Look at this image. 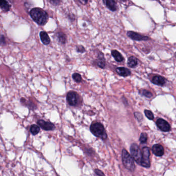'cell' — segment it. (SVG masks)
<instances>
[{
    "mask_svg": "<svg viewBox=\"0 0 176 176\" xmlns=\"http://www.w3.org/2000/svg\"><path fill=\"white\" fill-rule=\"evenodd\" d=\"M83 1H84L85 4H86L88 2V0H83Z\"/></svg>",
    "mask_w": 176,
    "mask_h": 176,
    "instance_id": "cell-30",
    "label": "cell"
},
{
    "mask_svg": "<svg viewBox=\"0 0 176 176\" xmlns=\"http://www.w3.org/2000/svg\"><path fill=\"white\" fill-rule=\"evenodd\" d=\"M111 53H112L113 57L115 58V61L117 62H122L123 61L124 58H123V56L121 54V53L117 50H112Z\"/></svg>",
    "mask_w": 176,
    "mask_h": 176,
    "instance_id": "cell-16",
    "label": "cell"
},
{
    "mask_svg": "<svg viewBox=\"0 0 176 176\" xmlns=\"http://www.w3.org/2000/svg\"><path fill=\"white\" fill-rule=\"evenodd\" d=\"M156 123L158 127L162 131L168 132L170 130V124L168 122L163 119L158 118L157 120Z\"/></svg>",
    "mask_w": 176,
    "mask_h": 176,
    "instance_id": "cell-8",
    "label": "cell"
},
{
    "mask_svg": "<svg viewBox=\"0 0 176 176\" xmlns=\"http://www.w3.org/2000/svg\"><path fill=\"white\" fill-rule=\"evenodd\" d=\"M6 44L5 37L2 34H0V46H4Z\"/></svg>",
    "mask_w": 176,
    "mask_h": 176,
    "instance_id": "cell-28",
    "label": "cell"
},
{
    "mask_svg": "<svg viewBox=\"0 0 176 176\" xmlns=\"http://www.w3.org/2000/svg\"><path fill=\"white\" fill-rule=\"evenodd\" d=\"M128 65L130 67L133 68L136 67L138 65V60L134 56H130V58H128Z\"/></svg>",
    "mask_w": 176,
    "mask_h": 176,
    "instance_id": "cell-17",
    "label": "cell"
},
{
    "mask_svg": "<svg viewBox=\"0 0 176 176\" xmlns=\"http://www.w3.org/2000/svg\"><path fill=\"white\" fill-rule=\"evenodd\" d=\"M152 83L158 86H163L166 83V80L164 77L160 75H155L151 80Z\"/></svg>",
    "mask_w": 176,
    "mask_h": 176,
    "instance_id": "cell-12",
    "label": "cell"
},
{
    "mask_svg": "<svg viewBox=\"0 0 176 176\" xmlns=\"http://www.w3.org/2000/svg\"><path fill=\"white\" fill-rule=\"evenodd\" d=\"M48 2L54 6H58L61 3V0H48Z\"/></svg>",
    "mask_w": 176,
    "mask_h": 176,
    "instance_id": "cell-27",
    "label": "cell"
},
{
    "mask_svg": "<svg viewBox=\"0 0 176 176\" xmlns=\"http://www.w3.org/2000/svg\"><path fill=\"white\" fill-rule=\"evenodd\" d=\"M95 171V173L97 175H98V176H102V175H105L104 173H103L102 171L100 170H94Z\"/></svg>",
    "mask_w": 176,
    "mask_h": 176,
    "instance_id": "cell-29",
    "label": "cell"
},
{
    "mask_svg": "<svg viewBox=\"0 0 176 176\" xmlns=\"http://www.w3.org/2000/svg\"><path fill=\"white\" fill-rule=\"evenodd\" d=\"M40 131V128L38 126L36 125H33L30 127V133L34 135H37Z\"/></svg>",
    "mask_w": 176,
    "mask_h": 176,
    "instance_id": "cell-20",
    "label": "cell"
},
{
    "mask_svg": "<svg viewBox=\"0 0 176 176\" xmlns=\"http://www.w3.org/2000/svg\"><path fill=\"white\" fill-rule=\"evenodd\" d=\"M37 124L40 128L46 131H52L55 129V126L53 123L50 122H46L43 120H39L37 122Z\"/></svg>",
    "mask_w": 176,
    "mask_h": 176,
    "instance_id": "cell-9",
    "label": "cell"
},
{
    "mask_svg": "<svg viewBox=\"0 0 176 176\" xmlns=\"http://www.w3.org/2000/svg\"><path fill=\"white\" fill-rule=\"evenodd\" d=\"M122 161L124 166L130 171L133 172L134 171V160L131 155L125 149L122 150Z\"/></svg>",
    "mask_w": 176,
    "mask_h": 176,
    "instance_id": "cell-2",
    "label": "cell"
},
{
    "mask_svg": "<svg viewBox=\"0 0 176 176\" xmlns=\"http://www.w3.org/2000/svg\"><path fill=\"white\" fill-rule=\"evenodd\" d=\"M90 130L91 133L96 137L100 138L103 140H105L107 138V134L106 133L104 126L101 123L99 122L93 123L90 126Z\"/></svg>",
    "mask_w": 176,
    "mask_h": 176,
    "instance_id": "cell-3",
    "label": "cell"
},
{
    "mask_svg": "<svg viewBox=\"0 0 176 176\" xmlns=\"http://www.w3.org/2000/svg\"><path fill=\"white\" fill-rule=\"evenodd\" d=\"M142 156L141 158V164L142 166L149 168L150 166V151L149 147H144L142 149Z\"/></svg>",
    "mask_w": 176,
    "mask_h": 176,
    "instance_id": "cell-5",
    "label": "cell"
},
{
    "mask_svg": "<svg viewBox=\"0 0 176 176\" xmlns=\"http://www.w3.org/2000/svg\"><path fill=\"white\" fill-rule=\"evenodd\" d=\"M147 135L145 133H142L141 134V136L139 138V141L142 144H144L147 142Z\"/></svg>",
    "mask_w": 176,
    "mask_h": 176,
    "instance_id": "cell-23",
    "label": "cell"
},
{
    "mask_svg": "<svg viewBox=\"0 0 176 176\" xmlns=\"http://www.w3.org/2000/svg\"><path fill=\"white\" fill-rule=\"evenodd\" d=\"M96 64L99 67L102 68V69L106 67V60H105V58H104L102 53H101L100 56L99 57L98 59L96 61Z\"/></svg>",
    "mask_w": 176,
    "mask_h": 176,
    "instance_id": "cell-18",
    "label": "cell"
},
{
    "mask_svg": "<svg viewBox=\"0 0 176 176\" xmlns=\"http://www.w3.org/2000/svg\"><path fill=\"white\" fill-rule=\"evenodd\" d=\"M0 7L5 12H8L10 8V5L6 0H0Z\"/></svg>",
    "mask_w": 176,
    "mask_h": 176,
    "instance_id": "cell-19",
    "label": "cell"
},
{
    "mask_svg": "<svg viewBox=\"0 0 176 176\" xmlns=\"http://www.w3.org/2000/svg\"><path fill=\"white\" fill-rule=\"evenodd\" d=\"M134 116L138 122H141L142 119V116L141 113L139 112H135L134 113Z\"/></svg>",
    "mask_w": 176,
    "mask_h": 176,
    "instance_id": "cell-26",
    "label": "cell"
},
{
    "mask_svg": "<svg viewBox=\"0 0 176 176\" xmlns=\"http://www.w3.org/2000/svg\"><path fill=\"white\" fill-rule=\"evenodd\" d=\"M152 152L157 157H162L164 154V149L162 145L160 144L154 145L152 148Z\"/></svg>",
    "mask_w": 176,
    "mask_h": 176,
    "instance_id": "cell-10",
    "label": "cell"
},
{
    "mask_svg": "<svg viewBox=\"0 0 176 176\" xmlns=\"http://www.w3.org/2000/svg\"><path fill=\"white\" fill-rule=\"evenodd\" d=\"M67 101L71 106H77L78 103V96L74 91H70L67 94Z\"/></svg>",
    "mask_w": 176,
    "mask_h": 176,
    "instance_id": "cell-7",
    "label": "cell"
},
{
    "mask_svg": "<svg viewBox=\"0 0 176 176\" xmlns=\"http://www.w3.org/2000/svg\"><path fill=\"white\" fill-rule=\"evenodd\" d=\"M56 38L58 42L62 45L65 44L67 41V37L62 32H58L56 34Z\"/></svg>",
    "mask_w": 176,
    "mask_h": 176,
    "instance_id": "cell-15",
    "label": "cell"
},
{
    "mask_svg": "<svg viewBox=\"0 0 176 176\" xmlns=\"http://www.w3.org/2000/svg\"><path fill=\"white\" fill-rule=\"evenodd\" d=\"M30 14L32 19L39 26H45L49 19L48 13L39 7L32 8L30 11Z\"/></svg>",
    "mask_w": 176,
    "mask_h": 176,
    "instance_id": "cell-1",
    "label": "cell"
},
{
    "mask_svg": "<svg viewBox=\"0 0 176 176\" xmlns=\"http://www.w3.org/2000/svg\"><path fill=\"white\" fill-rule=\"evenodd\" d=\"M40 39L42 42L45 45H48L50 43L51 40H50V37L47 34V33L45 31H41L40 32Z\"/></svg>",
    "mask_w": 176,
    "mask_h": 176,
    "instance_id": "cell-14",
    "label": "cell"
},
{
    "mask_svg": "<svg viewBox=\"0 0 176 176\" xmlns=\"http://www.w3.org/2000/svg\"><path fill=\"white\" fill-rule=\"evenodd\" d=\"M76 50L78 53H83L85 52V49L82 45L77 46H76Z\"/></svg>",
    "mask_w": 176,
    "mask_h": 176,
    "instance_id": "cell-25",
    "label": "cell"
},
{
    "mask_svg": "<svg viewBox=\"0 0 176 176\" xmlns=\"http://www.w3.org/2000/svg\"><path fill=\"white\" fill-rule=\"evenodd\" d=\"M72 78L77 83H80L82 81L81 75L78 73H74V74H72Z\"/></svg>",
    "mask_w": 176,
    "mask_h": 176,
    "instance_id": "cell-22",
    "label": "cell"
},
{
    "mask_svg": "<svg viewBox=\"0 0 176 176\" xmlns=\"http://www.w3.org/2000/svg\"><path fill=\"white\" fill-rule=\"evenodd\" d=\"M116 70L117 74L122 77H128L131 74L130 70L125 67H118L116 68Z\"/></svg>",
    "mask_w": 176,
    "mask_h": 176,
    "instance_id": "cell-13",
    "label": "cell"
},
{
    "mask_svg": "<svg viewBox=\"0 0 176 176\" xmlns=\"http://www.w3.org/2000/svg\"><path fill=\"white\" fill-rule=\"evenodd\" d=\"M130 152L131 155L135 161L138 164H141V158L142 156V152L138 145L135 143L131 144L130 146Z\"/></svg>",
    "mask_w": 176,
    "mask_h": 176,
    "instance_id": "cell-4",
    "label": "cell"
},
{
    "mask_svg": "<svg viewBox=\"0 0 176 176\" xmlns=\"http://www.w3.org/2000/svg\"><path fill=\"white\" fill-rule=\"evenodd\" d=\"M139 93H140L142 95V96H145V97H147V98H151L152 96H153L152 93L148 91L147 90H139Z\"/></svg>",
    "mask_w": 176,
    "mask_h": 176,
    "instance_id": "cell-21",
    "label": "cell"
},
{
    "mask_svg": "<svg viewBox=\"0 0 176 176\" xmlns=\"http://www.w3.org/2000/svg\"><path fill=\"white\" fill-rule=\"evenodd\" d=\"M145 112V115H146V117H147L148 118L150 119V120H153L154 119V114H153L151 111L146 110H145V112Z\"/></svg>",
    "mask_w": 176,
    "mask_h": 176,
    "instance_id": "cell-24",
    "label": "cell"
},
{
    "mask_svg": "<svg viewBox=\"0 0 176 176\" xmlns=\"http://www.w3.org/2000/svg\"><path fill=\"white\" fill-rule=\"evenodd\" d=\"M126 35L132 40L138 42L147 41L149 39V37H148L147 36L143 35L133 31H128L126 33Z\"/></svg>",
    "mask_w": 176,
    "mask_h": 176,
    "instance_id": "cell-6",
    "label": "cell"
},
{
    "mask_svg": "<svg viewBox=\"0 0 176 176\" xmlns=\"http://www.w3.org/2000/svg\"><path fill=\"white\" fill-rule=\"evenodd\" d=\"M104 5L112 11H115L118 9L117 3L115 0H103Z\"/></svg>",
    "mask_w": 176,
    "mask_h": 176,
    "instance_id": "cell-11",
    "label": "cell"
}]
</instances>
